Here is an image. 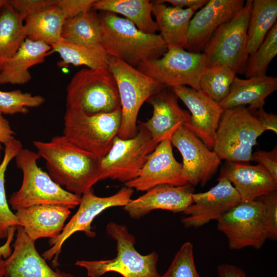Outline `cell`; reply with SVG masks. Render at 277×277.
I'll return each instance as SVG.
<instances>
[{"label":"cell","instance_id":"1","mask_svg":"<svg viewBox=\"0 0 277 277\" xmlns=\"http://www.w3.org/2000/svg\"><path fill=\"white\" fill-rule=\"evenodd\" d=\"M33 144L45 160L48 174L67 191L81 196L100 181L101 159L64 135L53 136L48 142L34 141Z\"/></svg>","mask_w":277,"mask_h":277},{"label":"cell","instance_id":"2","mask_svg":"<svg viewBox=\"0 0 277 277\" xmlns=\"http://www.w3.org/2000/svg\"><path fill=\"white\" fill-rule=\"evenodd\" d=\"M98 16L101 45L109 57L137 68L161 57L167 51L160 34L144 33L128 19L111 12H103Z\"/></svg>","mask_w":277,"mask_h":277},{"label":"cell","instance_id":"3","mask_svg":"<svg viewBox=\"0 0 277 277\" xmlns=\"http://www.w3.org/2000/svg\"><path fill=\"white\" fill-rule=\"evenodd\" d=\"M41 157L37 152L25 148L15 156L23 180L19 189L8 200L10 208L17 211L36 205H52L71 209L78 206L81 196L67 191L42 170L37 163Z\"/></svg>","mask_w":277,"mask_h":277},{"label":"cell","instance_id":"4","mask_svg":"<svg viewBox=\"0 0 277 277\" xmlns=\"http://www.w3.org/2000/svg\"><path fill=\"white\" fill-rule=\"evenodd\" d=\"M106 231L116 241V255L108 260L77 261L75 265L84 268L89 277H100L109 272L123 277H162L157 270V254H140L134 247L135 238L126 226L111 222Z\"/></svg>","mask_w":277,"mask_h":277},{"label":"cell","instance_id":"5","mask_svg":"<svg viewBox=\"0 0 277 277\" xmlns=\"http://www.w3.org/2000/svg\"><path fill=\"white\" fill-rule=\"evenodd\" d=\"M265 129L247 107L239 106L224 110L216 131L212 150L227 162L249 163L252 149Z\"/></svg>","mask_w":277,"mask_h":277},{"label":"cell","instance_id":"6","mask_svg":"<svg viewBox=\"0 0 277 277\" xmlns=\"http://www.w3.org/2000/svg\"><path fill=\"white\" fill-rule=\"evenodd\" d=\"M108 68L115 80L121 103V124L117 136L132 138L137 132V118L141 107L166 86L117 58L109 57Z\"/></svg>","mask_w":277,"mask_h":277},{"label":"cell","instance_id":"7","mask_svg":"<svg viewBox=\"0 0 277 277\" xmlns=\"http://www.w3.org/2000/svg\"><path fill=\"white\" fill-rule=\"evenodd\" d=\"M66 107L88 114L112 112L121 108L115 80L109 68H83L66 88Z\"/></svg>","mask_w":277,"mask_h":277},{"label":"cell","instance_id":"8","mask_svg":"<svg viewBox=\"0 0 277 277\" xmlns=\"http://www.w3.org/2000/svg\"><path fill=\"white\" fill-rule=\"evenodd\" d=\"M121 124V108L112 112L88 114L80 109L67 107L63 134L79 148L101 159L110 150Z\"/></svg>","mask_w":277,"mask_h":277},{"label":"cell","instance_id":"9","mask_svg":"<svg viewBox=\"0 0 277 277\" xmlns=\"http://www.w3.org/2000/svg\"><path fill=\"white\" fill-rule=\"evenodd\" d=\"M252 0L214 31L203 50L207 67L226 66L236 74L244 73L249 57L247 51V29Z\"/></svg>","mask_w":277,"mask_h":277},{"label":"cell","instance_id":"10","mask_svg":"<svg viewBox=\"0 0 277 277\" xmlns=\"http://www.w3.org/2000/svg\"><path fill=\"white\" fill-rule=\"evenodd\" d=\"M157 145L140 122L133 137L114 138L108 153L101 160L100 181L110 179L126 183L135 179Z\"/></svg>","mask_w":277,"mask_h":277},{"label":"cell","instance_id":"11","mask_svg":"<svg viewBox=\"0 0 277 277\" xmlns=\"http://www.w3.org/2000/svg\"><path fill=\"white\" fill-rule=\"evenodd\" d=\"M217 228L227 238L230 249H259L268 236L262 202L259 197L241 201L217 221Z\"/></svg>","mask_w":277,"mask_h":277},{"label":"cell","instance_id":"12","mask_svg":"<svg viewBox=\"0 0 277 277\" xmlns=\"http://www.w3.org/2000/svg\"><path fill=\"white\" fill-rule=\"evenodd\" d=\"M206 68L202 52L173 48L167 49L161 57L145 62L136 68L166 87L188 86L200 91V80Z\"/></svg>","mask_w":277,"mask_h":277},{"label":"cell","instance_id":"13","mask_svg":"<svg viewBox=\"0 0 277 277\" xmlns=\"http://www.w3.org/2000/svg\"><path fill=\"white\" fill-rule=\"evenodd\" d=\"M133 189L125 186L116 193L106 197L96 195L93 188L81 195L78 208L69 221L65 224L61 233L56 238L49 239L50 248L42 254L45 260L53 259V264L56 266L57 258L65 242L76 232L82 231L89 238L96 234L92 231L91 223L94 218L107 208L125 206L132 199Z\"/></svg>","mask_w":277,"mask_h":277},{"label":"cell","instance_id":"14","mask_svg":"<svg viewBox=\"0 0 277 277\" xmlns=\"http://www.w3.org/2000/svg\"><path fill=\"white\" fill-rule=\"evenodd\" d=\"M171 142L182 155L183 170L188 183L205 186L221 164L217 155L183 125L175 131Z\"/></svg>","mask_w":277,"mask_h":277},{"label":"cell","instance_id":"15","mask_svg":"<svg viewBox=\"0 0 277 277\" xmlns=\"http://www.w3.org/2000/svg\"><path fill=\"white\" fill-rule=\"evenodd\" d=\"M217 184L205 192L193 193L192 203L183 212L182 222L185 227L198 228L212 220L218 221L241 202L231 183L219 177Z\"/></svg>","mask_w":277,"mask_h":277},{"label":"cell","instance_id":"16","mask_svg":"<svg viewBox=\"0 0 277 277\" xmlns=\"http://www.w3.org/2000/svg\"><path fill=\"white\" fill-rule=\"evenodd\" d=\"M182 164L176 161L171 138L161 142L149 156L139 175L125 186L144 191L160 185L180 186L188 184Z\"/></svg>","mask_w":277,"mask_h":277},{"label":"cell","instance_id":"17","mask_svg":"<svg viewBox=\"0 0 277 277\" xmlns=\"http://www.w3.org/2000/svg\"><path fill=\"white\" fill-rule=\"evenodd\" d=\"M170 88L190 111V120L183 126L212 150L215 144L216 129L224 110L201 90L188 86Z\"/></svg>","mask_w":277,"mask_h":277},{"label":"cell","instance_id":"18","mask_svg":"<svg viewBox=\"0 0 277 277\" xmlns=\"http://www.w3.org/2000/svg\"><path fill=\"white\" fill-rule=\"evenodd\" d=\"M243 0H209L191 19L185 49L201 53L216 29L244 6Z\"/></svg>","mask_w":277,"mask_h":277},{"label":"cell","instance_id":"19","mask_svg":"<svg viewBox=\"0 0 277 277\" xmlns=\"http://www.w3.org/2000/svg\"><path fill=\"white\" fill-rule=\"evenodd\" d=\"M167 87L147 100L146 102L153 108L152 116L145 122H140L157 144L171 138L177 128L189 122L190 118V113L179 106L178 98Z\"/></svg>","mask_w":277,"mask_h":277},{"label":"cell","instance_id":"20","mask_svg":"<svg viewBox=\"0 0 277 277\" xmlns=\"http://www.w3.org/2000/svg\"><path fill=\"white\" fill-rule=\"evenodd\" d=\"M13 250L6 259L5 277H75L52 269L37 252L35 242L30 240L23 228H16Z\"/></svg>","mask_w":277,"mask_h":277},{"label":"cell","instance_id":"21","mask_svg":"<svg viewBox=\"0 0 277 277\" xmlns=\"http://www.w3.org/2000/svg\"><path fill=\"white\" fill-rule=\"evenodd\" d=\"M193 186L188 184L174 186L160 185L131 200L124 208L133 219H138L154 210L162 209L173 213L183 212L192 202Z\"/></svg>","mask_w":277,"mask_h":277},{"label":"cell","instance_id":"22","mask_svg":"<svg viewBox=\"0 0 277 277\" xmlns=\"http://www.w3.org/2000/svg\"><path fill=\"white\" fill-rule=\"evenodd\" d=\"M219 177L231 183L241 201L253 200L277 190V180L260 164L227 162Z\"/></svg>","mask_w":277,"mask_h":277},{"label":"cell","instance_id":"23","mask_svg":"<svg viewBox=\"0 0 277 277\" xmlns=\"http://www.w3.org/2000/svg\"><path fill=\"white\" fill-rule=\"evenodd\" d=\"M71 214L69 208L57 205H36L16 211L15 214L28 238L53 239L62 231Z\"/></svg>","mask_w":277,"mask_h":277},{"label":"cell","instance_id":"24","mask_svg":"<svg viewBox=\"0 0 277 277\" xmlns=\"http://www.w3.org/2000/svg\"><path fill=\"white\" fill-rule=\"evenodd\" d=\"M152 14L167 49H185L189 23L199 7L181 9L169 6L163 0L151 1Z\"/></svg>","mask_w":277,"mask_h":277},{"label":"cell","instance_id":"25","mask_svg":"<svg viewBox=\"0 0 277 277\" xmlns=\"http://www.w3.org/2000/svg\"><path fill=\"white\" fill-rule=\"evenodd\" d=\"M277 89V77L263 75L242 79L236 75L229 94L219 103L224 110L249 105L251 112L263 108L265 99Z\"/></svg>","mask_w":277,"mask_h":277},{"label":"cell","instance_id":"26","mask_svg":"<svg viewBox=\"0 0 277 277\" xmlns=\"http://www.w3.org/2000/svg\"><path fill=\"white\" fill-rule=\"evenodd\" d=\"M51 47L44 43L25 39L18 50L3 64L0 85H24L32 78L29 69L44 62L51 54Z\"/></svg>","mask_w":277,"mask_h":277},{"label":"cell","instance_id":"27","mask_svg":"<svg viewBox=\"0 0 277 277\" xmlns=\"http://www.w3.org/2000/svg\"><path fill=\"white\" fill-rule=\"evenodd\" d=\"M51 47V53H57L61 57V60L57 63L60 68L70 65H84L93 69L108 68L109 56L101 45H81L62 38Z\"/></svg>","mask_w":277,"mask_h":277},{"label":"cell","instance_id":"28","mask_svg":"<svg viewBox=\"0 0 277 277\" xmlns=\"http://www.w3.org/2000/svg\"><path fill=\"white\" fill-rule=\"evenodd\" d=\"M66 19L56 4L29 14L24 20L27 38L51 46L62 39V28Z\"/></svg>","mask_w":277,"mask_h":277},{"label":"cell","instance_id":"29","mask_svg":"<svg viewBox=\"0 0 277 277\" xmlns=\"http://www.w3.org/2000/svg\"><path fill=\"white\" fill-rule=\"evenodd\" d=\"M92 9L122 14L146 33L155 34L158 30L148 0H96Z\"/></svg>","mask_w":277,"mask_h":277},{"label":"cell","instance_id":"30","mask_svg":"<svg viewBox=\"0 0 277 277\" xmlns=\"http://www.w3.org/2000/svg\"><path fill=\"white\" fill-rule=\"evenodd\" d=\"M276 0H252L247 29V51L253 54L276 23Z\"/></svg>","mask_w":277,"mask_h":277},{"label":"cell","instance_id":"31","mask_svg":"<svg viewBox=\"0 0 277 277\" xmlns=\"http://www.w3.org/2000/svg\"><path fill=\"white\" fill-rule=\"evenodd\" d=\"M24 20L8 1L0 12V70L27 38Z\"/></svg>","mask_w":277,"mask_h":277},{"label":"cell","instance_id":"32","mask_svg":"<svg viewBox=\"0 0 277 277\" xmlns=\"http://www.w3.org/2000/svg\"><path fill=\"white\" fill-rule=\"evenodd\" d=\"M61 37L63 39L74 44L101 45L99 16L91 9L66 18L63 26Z\"/></svg>","mask_w":277,"mask_h":277},{"label":"cell","instance_id":"33","mask_svg":"<svg viewBox=\"0 0 277 277\" xmlns=\"http://www.w3.org/2000/svg\"><path fill=\"white\" fill-rule=\"evenodd\" d=\"M23 148L21 142L15 138L5 145L3 159L0 163V240L7 239L19 226L17 217L7 200L5 182V173L11 161Z\"/></svg>","mask_w":277,"mask_h":277},{"label":"cell","instance_id":"34","mask_svg":"<svg viewBox=\"0 0 277 277\" xmlns=\"http://www.w3.org/2000/svg\"><path fill=\"white\" fill-rule=\"evenodd\" d=\"M236 75L235 72L226 66L207 67L200 80V90L219 104L229 94Z\"/></svg>","mask_w":277,"mask_h":277},{"label":"cell","instance_id":"35","mask_svg":"<svg viewBox=\"0 0 277 277\" xmlns=\"http://www.w3.org/2000/svg\"><path fill=\"white\" fill-rule=\"evenodd\" d=\"M277 55V23L265 39L247 60L244 73L247 78L266 75L268 67Z\"/></svg>","mask_w":277,"mask_h":277},{"label":"cell","instance_id":"36","mask_svg":"<svg viewBox=\"0 0 277 277\" xmlns=\"http://www.w3.org/2000/svg\"><path fill=\"white\" fill-rule=\"evenodd\" d=\"M45 101L41 95H33L20 90H0V112L4 114H26L29 111V108L38 107Z\"/></svg>","mask_w":277,"mask_h":277},{"label":"cell","instance_id":"37","mask_svg":"<svg viewBox=\"0 0 277 277\" xmlns=\"http://www.w3.org/2000/svg\"><path fill=\"white\" fill-rule=\"evenodd\" d=\"M162 277H201L195 265L191 243L187 242L182 245Z\"/></svg>","mask_w":277,"mask_h":277},{"label":"cell","instance_id":"38","mask_svg":"<svg viewBox=\"0 0 277 277\" xmlns=\"http://www.w3.org/2000/svg\"><path fill=\"white\" fill-rule=\"evenodd\" d=\"M264 207L265 217L267 225L268 239H277V192L275 191L259 197Z\"/></svg>","mask_w":277,"mask_h":277},{"label":"cell","instance_id":"39","mask_svg":"<svg viewBox=\"0 0 277 277\" xmlns=\"http://www.w3.org/2000/svg\"><path fill=\"white\" fill-rule=\"evenodd\" d=\"M56 0H10L8 3L21 16L25 18L29 14L47 7L56 4Z\"/></svg>","mask_w":277,"mask_h":277},{"label":"cell","instance_id":"40","mask_svg":"<svg viewBox=\"0 0 277 277\" xmlns=\"http://www.w3.org/2000/svg\"><path fill=\"white\" fill-rule=\"evenodd\" d=\"M96 0H56V5L66 18L85 13L92 9Z\"/></svg>","mask_w":277,"mask_h":277},{"label":"cell","instance_id":"41","mask_svg":"<svg viewBox=\"0 0 277 277\" xmlns=\"http://www.w3.org/2000/svg\"><path fill=\"white\" fill-rule=\"evenodd\" d=\"M252 161L265 168L277 180V147L271 151L258 150L252 153Z\"/></svg>","mask_w":277,"mask_h":277},{"label":"cell","instance_id":"42","mask_svg":"<svg viewBox=\"0 0 277 277\" xmlns=\"http://www.w3.org/2000/svg\"><path fill=\"white\" fill-rule=\"evenodd\" d=\"M263 124L266 131L270 130L277 133V116L266 112L263 108L252 112Z\"/></svg>","mask_w":277,"mask_h":277},{"label":"cell","instance_id":"43","mask_svg":"<svg viewBox=\"0 0 277 277\" xmlns=\"http://www.w3.org/2000/svg\"><path fill=\"white\" fill-rule=\"evenodd\" d=\"M15 135L9 121L0 112V149H3V145H6L15 138Z\"/></svg>","mask_w":277,"mask_h":277},{"label":"cell","instance_id":"44","mask_svg":"<svg viewBox=\"0 0 277 277\" xmlns=\"http://www.w3.org/2000/svg\"><path fill=\"white\" fill-rule=\"evenodd\" d=\"M219 277H247L239 267L229 264H221L217 267Z\"/></svg>","mask_w":277,"mask_h":277},{"label":"cell","instance_id":"45","mask_svg":"<svg viewBox=\"0 0 277 277\" xmlns=\"http://www.w3.org/2000/svg\"><path fill=\"white\" fill-rule=\"evenodd\" d=\"M14 232L10 234L7 239L6 242L0 246V277H5L6 259L9 256L12 250L10 248V244L13 240Z\"/></svg>","mask_w":277,"mask_h":277},{"label":"cell","instance_id":"46","mask_svg":"<svg viewBox=\"0 0 277 277\" xmlns=\"http://www.w3.org/2000/svg\"><path fill=\"white\" fill-rule=\"evenodd\" d=\"M207 0H166L163 1L168 3L171 6L181 9L189 8L194 7L202 8L207 2Z\"/></svg>","mask_w":277,"mask_h":277},{"label":"cell","instance_id":"47","mask_svg":"<svg viewBox=\"0 0 277 277\" xmlns=\"http://www.w3.org/2000/svg\"><path fill=\"white\" fill-rule=\"evenodd\" d=\"M7 0H0V12L5 5L7 3Z\"/></svg>","mask_w":277,"mask_h":277},{"label":"cell","instance_id":"48","mask_svg":"<svg viewBox=\"0 0 277 277\" xmlns=\"http://www.w3.org/2000/svg\"><path fill=\"white\" fill-rule=\"evenodd\" d=\"M1 150H2L0 149V163L2 162V159H3V157L2 156Z\"/></svg>","mask_w":277,"mask_h":277}]
</instances>
